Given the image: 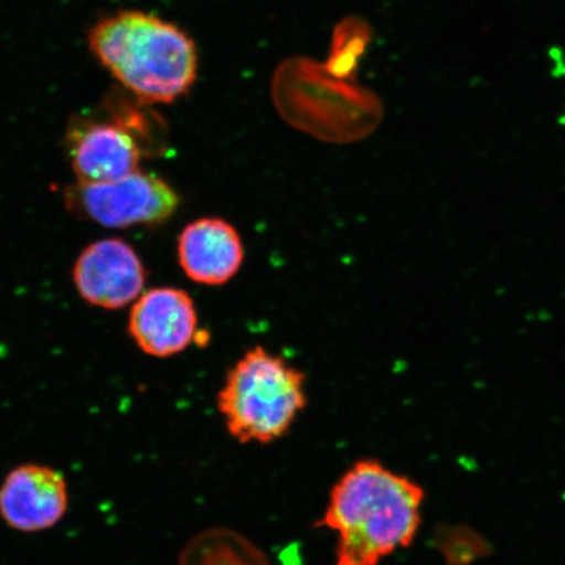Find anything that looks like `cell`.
<instances>
[{
    "label": "cell",
    "instance_id": "6da1fadb",
    "mask_svg": "<svg viewBox=\"0 0 565 565\" xmlns=\"http://www.w3.org/2000/svg\"><path fill=\"white\" fill-rule=\"evenodd\" d=\"M423 500L420 486L380 462L353 465L331 491L320 521L338 533L335 565H377L412 545Z\"/></svg>",
    "mask_w": 565,
    "mask_h": 565
},
{
    "label": "cell",
    "instance_id": "7a4b0ae2",
    "mask_svg": "<svg viewBox=\"0 0 565 565\" xmlns=\"http://www.w3.org/2000/svg\"><path fill=\"white\" fill-rule=\"evenodd\" d=\"M87 42L97 62L141 102L173 103L196 79L194 41L152 13H110L89 28Z\"/></svg>",
    "mask_w": 565,
    "mask_h": 565
},
{
    "label": "cell",
    "instance_id": "3957f363",
    "mask_svg": "<svg viewBox=\"0 0 565 565\" xmlns=\"http://www.w3.org/2000/svg\"><path fill=\"white\" fill-rule=\"evenodd\" d=\"M306 405V376L263 348L233 365L217 395L228 433L243 444L280 439Z\"/></svg>",
    "mask_w": 565,
    "mask_h": 565
},
{
    "label": "cell",
    "instance_id": "277c9868",
    "mask_svg": "<svg viewBox=\"0 0 565 565\" xmlns=\"http://www.w3.org/2000/svg\"><path fill=\"white\" fill-rule=\"evenodd\" d=\"M105 110L108 116L83 118L70 127L68 153L79 182L111 181L138 171L141 116L116 98Z\"/></svg>",
    "mask_w": 565,
    "mask_h": 565
},
{
    "label": "cell",
    "instance_id": "5b68a950",
    "mask_svg": "<svg viewBox=\"0 0 565 565\" xmlns=\"http://www.w3.org/2000/svg\"><path fill=\"white\" fill-rule=\"evenodd\" d=\"M179 203L166 181L139 171L111 181L79 182L66 190L71 211L108 228L164 222Z\"/></svg>",
    "mask_w": 565,
    "mask_h": 565
},
{
    "label": "cell",
    "instance_id": "8992f818",
    "mask_svg": "<svg viewBox=\"0 0 565 565\" xmlns=\"http://www.w3.org/2000/svg\"><path fill=\"white\" fill-rule=\"evenodd\" d=\"M74 281L77 292L92 306L119 309L138 298L146 271L129 244L106 238L90 244L77 258Z\"/></svg>",
    "mask_w": 565,
    "mask_h": 565
},
{
    "label": "cell",
    "instance_id": "52a82bcc",
    "mask_svg": "<svg viewBox=\"0 0 565 565\" xmlns=\"http://www.w3.org/2000/svg\"><path fill=\"white\" fill-rule=\"evenodd\" d=\"M67 508L66 480L47 466L20 465L0 487V515L19 532L38 533L53 527Z\"/></svg>",
    "mask_w": 565,
    "mask_h": 565
},
{
    "label": "cell",
    "instance_id": "ba28073f",
    "mask_svg": "<svg viewBox=\"0 0 565 565\" xmlns=\"http://www.w3.org/2000/svg\"><path fill=\"white\" fill-rule=\"evenodd\" d=\"M196 310L182 289L153 288L134 303L129 331L148 355L173 356L196 338Z\"/></svg>",
    "mask_w": 565,
    "mask_h": 565
},
{
    "label": "cell",
    "instance_id": "9c48e42d",
    "mask_svg": "<svg viewBox=\"0 0 565 565\" xmlns=\"http://www.w3.org/2000/svg\"><path fill=\"white\" fill-rule=\"evenodd\" d=\"M179 258L183 271L193 281L221 286L242 267L244 247L237 231L223 218H200L182 231Z\"/></svg>",
    "mask_w": 565,
    "mask_h": 565
}]
</instances>
